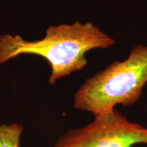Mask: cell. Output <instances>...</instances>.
Here are the masks:
<instances>
[{
	"mask_svg": "<svg viewBox=\"0 0 147 147\" xmlns=\"http://www.w3.org/2000/svg\"><path fill=\"white\" fill-rule=\"evenodd\" d=\"M115 40L91 22L51 25L42 40L28 41L19 35L0 36V64L22 55L42 57L51 66L49 83L81 70L87 65L85 54L93 49H107Z\"/></svg>",
	"mask_w": 147,
	"mask_h": 147,
	"instance_id": "6da1fadb",
	"label": "cell"
},
{
	"mask_svg": "<svg viewBox=\"0 0 147 147\" xmlns=\"http://www.w3.org/2000/svg\"><path fill=\"white\" fill-rule=\"evenodd\" d=\"M147 84V46L134 47L123 61H115L87 78L74 95L75 109L94 117L110 113L117 105L131 106Z\"/></svg>",
	"mask_w": 147,
	"mask_h": 147,
	"instance_id": "7a4b0ae2",
	"label": "cell"
},
{
	"mask_svg": "<svg viewBox=\"0 0 147 147\" xmlns=\"http://www.w3.org/2000/svg\"><path fill=\"white\" fill-rule=\"evenodd\" d=\"M147 145V128L115 109L86 126L69 129L50 147H133Z\"/></svg>",
	"mask_w": 147,
	"mask_h": 147,
	"instance_id": "3957f363",
	"label": "cell"
},
{
	"mask_svg": "<svg viewBox=\"0 0 147 147\" xmlns=\"http://www.w3.org/2000/svg\"><path fill=\"white\" fill-rule=\"evenodd\" d=\"M23 129V126L17 123L0 124V147H20Z\"/></svg>",
	"mask_w": 147,
	"mask_h": 147,
	"instance_id": "277c9868",
	"label": "cell"
}]
</instances>
